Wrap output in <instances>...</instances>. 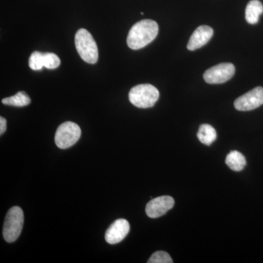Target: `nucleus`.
I'll list each match as a JSON object with an SVG mask.
<instances>
[{
	"mask_svg": "<svg viewBox=\"0 0 263 263\" xmlns=\"http://www.w3.org/2000/svg\"><path fill=\"white\" fill-rule=\"evenodd\" d=\"M262 104L263 88L258 86L237 98L234 102V106L240 111H249L259 108Z\"/></svg>",
	"mask_w": 263,
	"mask_h": 263,
	"instance_id": "nucleus-7",
	"label": "nucleus"
},
{
	"mask_svg": "<svg viewBox=\"0 0 263 263\" xmlns=\"http://www.w3.org/2000/svg\"><path fill=\"white\" fill-rule=\"evenodd\" d=\"M2 103L10 106L24 107L30 104L31 99L27 93L24 91H19L13 96L3 99Z\"/></svg>",
	"mask_w": 263,
	"mask_h": 263,
	"instance_id": "nucleus-14",
	"label": "nucleus"
},
{
	"mask_svg": "<svg viewBox=\"0 0 263 263\" xmlns=\"http://www.w3.org/2000/svg\"><path fill=\"white\" fill-rule=\"evenodd\" d=\"M75 44L79 56L84 62L91 65L98 62V46L89 31L85 29L78 30L76 34Z\"/></svg>",
	"mask_w": 263,
	"mask_h": 263,
	"instance_id": "nucleus-2",
	"label": "nucleus"
},
{
	"mask_svg": "<svg viewBox=\"0 0 263 263\" xmlns=\"http://www.w3.org/2000/svg\"><path fill=\"white\" fill-rule=\"evenodd\" d=\"M159 26L157 22L145 19L133 25L128 34V46L133 50H139L152 43L157 37Z\"/></svg>",
	"mask_w": 263,
	"mask_h": 263,
	"instance_id": "nucleus-1",
	"label": "nucleus"
},
{
	"mask_svg": "<svg viewBox=\"0 0 263 263\" xmlns=\"http://www.w3.org/2000/svg\"><path fill=\"white\" fill-rule=\"evenodd\" d=\"M43 55L44 53L40 51H34L31 54L29 60V65L32 70H41L44 67Z\"/></svg>",
	"mask_w": 263,
	"mask_h": 263,
	"instance_id": "nucleus-15",
	"label": "nucleus"
},
{
	"mask_svg": "<svg viewBox=\"0 0 263 263\" xmlns=\"http://www.w3.org/2000/svg\"><path fill=\"white\" fill-rule=\"evenodd\" d=\"M148 263H172L174 262L171 256L167 252L159 251L152 254L148 259Z\"/></svg>",
	"mask_w": 263,
	"mask_h": 263,
	"instance_id": "nucleus-17",
	"label": "nucleus"
},
{
	"mask_svg": "<svg viewBox=\"0 0 263 263\" xmlns=\"http://www.w3.org/2000/svg\"><path fill=\"white\" fill-rule=\"evenodd\" d=\"M43 61H44V67L51 70L57 68L61 64L59 57L53 53H44Z\"/></svg>",
	"mask_w": 263,
	"mask_h": 263,
	"instance_id": "nucleus-16",
	"label": "nucleus"
},
{
	"mask_svg": "<svg viewBox=\"0 0 263 263\" xmlns=\"http://www.w3.org/2000/svg\"><path fill=\"white\" fill-rule=\"evenodd\" d=\"M160 98L158 89L151 84L137 85L129 93L130 103L139 108H152Z\"/></svg>",
	"mask_w": 263,
	"mask_h": 263,
	"instance_id": "nucleus-3",
	"label": "nucleus"
},
{
	"mask_svg": "<svg viewBox=\"0 0 263 263\" xmlns=\"http://www.w3.org/2000/svg\"><path fill=\"white\" fill-rule=\"evenodd\" d=\"M263 13V5L259 0H251L246 8L245 18L250 24L258 23L259 15Z\"/></svg>",
	"mask_w": 263,
	"mask_h": 263,
	"instance_id": "nucleus-11",
	"label": "nucleus"
},
{
	"mask_svg": "<svg viewBox=\"0 0 263 263\" xmlns=\"http://www.w3.org/2000/svg\"><path fill=\"white\" fill-rule=\"evenodd\" d=\"M174 199L172 197L160 196L156 197L147 203L146 213L148 217L152 219L160 217L164 215L174 207Z\"/></svg>",
	"mask_w": 263,
	"mask_h": 263,
	"instance_id": "nucleus-8",
	"label": "nucleus"
},
{
	"mask_svg": "<svg viewBox=\"0 0 263 263\" xmlns=\"http://www.w3.org/2000/svg\"><path fill=\"white\" fill-rule=\"evenodd\" d=\"M7 129V121L5 118L0 117V135H3Z\"/></svg>",
	"mask_w": 263,
	"mask_h": 263,
	"instance_id": "nucleus-18",
	"label": "nucleus"
},
{
	"mask_svg": "<svg viewBox=\"0 0 263 263\" xmlns=\"http://www.w3.org/2000/svg\"><path fill=\"white\" fill-rule=\"evenodd\" d=\"M197 138H198L199 141L203 144L210 146L212 143L215 141L216 138L215 129L210 124H202L199 127Z\"/></svg>",
	"mask_w": 263,
	"mask_h": 263,
	"instance_id": "nucleus-13",
	"label": "nucleus"
},
{
	"mask_svg": "<svg viewBox=\"0 0 263 263\" xmlns=\"http://www.w3.org/2000/svg\"><path fill=\"white\" fill-rule=\"evenodd\" d=\"M226 162L227 165L232 171H236V172L241 171L245 168L247 164L245 156L238 151H232L230 152L227 156Z\"/></svg>",
	"mask_w": 263,
	"mask_h": 263,
	"instance_id": "nucleus-12",
	"label": "nucleus"
},
{
	"mask_svg": "<svg viewBox=\"0 0 263 263\" xmlns=\"http://www.w3.org/2000/svg\"><path fill=\"white\" fill-rule=\"evenodd\" d=\"M24 216L23 210L18 206L12 207L8 212L3 227V237L8 243L15 241L22 233Z\"/></svg>",
	"mask_w": 263,
	"mask_h": 263,
	"instance_id": "nucleus-4",
	"label": "nucleus"
},
{
	"mask_svg": "<svg viewBox=\"0 0 263 263\" xmlns=\"http://www.w3.org/2000/svg\"><path fill=\"white\" fill-rule=\"evenodd\" d=\"M235 71V66L233 64L221 63L205 71L203 79L208 84H223L233 78Z\"/></svg>",
	"mask_w": 263,
	"mask_h": 263,
	"instance_id": "nucleus-6",
	"label": "nucleus"
},
{
	"mask_svg": "<svg viewBox=\"0 0 263 263\" xmlns=\"http://www.w3.org/2000/svg\"><path fill=\"white\" fill-rule=\"evenodd\" d=\"M130 226L128 221L124 219H119L109 227L105 233V238L107 243L117 245L125 238L129 233Z\"/></svg>",
	"mask_w": 263,
	"mask_h": 263,
	"instance_id": "nucleus-9",
	"label": "nucleus"
},
{
	"mask_svg": "<svg viewBox=\"0 0 263 263\" xmlns=\"http://www.w3.org/2000/svg\"><path fill=\"white\" fill-rule=\"evenodd\" d=\"M81 128L76 123L66 122L60 125L55 134V143L60 148L66 149L75 145L80 139Z\"/></svg>",
	"mask_w": 263,
	"mask_h": 263,
	"instance_id": "nucleus-5",
	"label": "nucleus"
},
{
	"mask_svg": "<svg viewBox=\"0 0 263 263\" xmlns=\"http://www.w3.org/2000/svg\"><path fill=\"white\" fill-rule=\"evenodd\" d=\"M214 34L212 27L206 25H202L197 27L190 38L187 48L190 51H195L205 46L210 41Z\"/></svg>",
	"mask_w": 263,
	"mask_h": 263,
	"instance_id": "nucleus-10",
	"label": "nucleus"
}]
</instances>
